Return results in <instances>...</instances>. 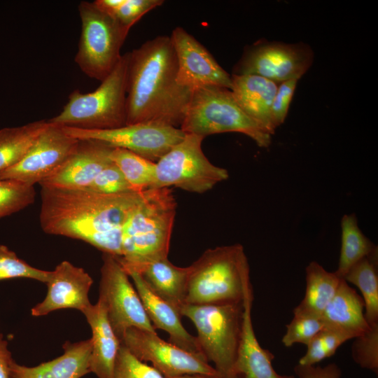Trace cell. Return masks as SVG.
<instances>
[{
  "label": "cell",
  "mask_w": 378,
  "mask_h": 378,
  "mask_svg": "<svg viewBox=\"0 0 378 378\" xmlns=\"http://www.w3.org/2000/svg\"><path fill=\"white\" fill-rule=\"evenodd\" d=\"M113 378H166L153 366L136 358L120 344L115 359Z\"/></svg>",
  "instance_id": "cell-35"
},
{
  "label": "cell",
  "mask_w": 378,
  "mask_h": 378,
  "mask_svg": "<svg viewBox=\"0 0 378 378\" xmlns=\"http://www.w3.org/2000/svg\"><path fill=\"white\" fill-rule=\"evenodd\" d=\"M169 37L176 57V79L180 85L191 91L211 86L231 89V76L192 35L176 27Z\"/></svg>",
  "instance_id": "cell-15"
},
{
  "label": "cell",
  "mask_w": 378,
  "mask_h": 378,
  "mask_svg": "<svg viewBox=\"0 0 378 378\" xmlns=\"http://www.w3.org/2000/svg\"><path fill=\"white\" fill-rule=\"evenodd\" d=\"M377 251V246L360 229L355 214H345L341 220V248L337 270L343 279L357 262Z\"/></svg>",
  "instance_id": "cell-27"
},
{
  "label": "cell",
  "mask_w": 378,
  "mask_h": 378,
  "mask_svg": "<svg viewBox=\"0 0 378 378\" xmlns=\"http://www.w3.org/2000/svg\"><path fill=\"white\" fill-rule=\"evenodd\" d=\"M204 138L186 134L157 162L153 183L150 188L175 186L196 193H204L228 178L227 169L212 164L204 155Z\"/></svg>",
  "instance_id": "cell-9"
},
{
  "label": "cell",
  "mask_w": 378,
  "mask_h": 378,
  "mask_svg": "<svg viewBox=\"0 0 378 378\" xmlns=\"http://www.w3.org/2000/svg\"><path fill=\"white\" fill-rule=\"evenodd\" d=\"M48 125L40 120L0 130V172L18 163Z\"/></svg>",
  "instance_id": "cell-26"
},
{
  "label": "cell",
  "mask_w": 378,
  "mask_h": 378,
  "mask_svg": "<svg viewBox=\"0 0 378 378\" xmlns=\"http://www.w3.org/2000/svg\"><path fill=\"white\" fill-rule=\"evenodd\" d=\"M111 159L136 191L141 192L151 187L155 162L120 148L113 149Z\"/></svg>",
  "instance_id": "cell-29"
},
{
  "label": "cell",
  "mask_w": 378,
  "mask_h": 378,
  "mask_svg": "<svg viewBox=\"0 0 378 378\" xmlns=\"http://www.w3.org/2000/svg\"><path fill=\"white\" fill-rule=\"evenodd\" d=\"M50 273L31 266L6 246L0 244V281L27 278L46 284Z\"/></svg>",
  "instance_id": "cell-33"
},
{
  "label": "cell",
  "mask_w": 378,
  "mask_h": 378,
  "mask_svg": "<svg viewBox=\"0 0 378 378\" xmlns=\"http://www.w3.org/2000/svg\"><path fill=\"white\" fill-rule=\"evenodd\" d=\"M120 344L139 360L151 363L166 378L188 374L220 378L204 357L162 340L156 332L130 328L125 332Z\"/></svg>",
  "instance_id": "cell-13"
},
{
  "label": "cell",
  "mask_w": 378,
  "mask_h": 378,
  "mask_svg": "<svg viewBox=\"0 0 378 378\" xmlns=\"http://www.w3.org/2000/svg\"><path fill=\"white\" fill-rule=\"evenodd\" d=\"M130 52L122 55L110 74L93 92L74 90L62 111L48 120L62 127L111 130L126 125V98Z\"/></svg>",
  "instance_id": "cell-5"
},
{
  "label": "cell",
  "mask_w": 378,
  "mask_h": 378,
  "mask_svg": "<svg viewBox=\"0 0 378 378\" xmlns=\"http://www.w3.org/2000/svg\"><path fill=\"white\" fill-rule=\"evenodd\" d=\"M78 140L92 139L113 148L130 150L157 162L186 136L180 128L155 122H139L111 130H84L62 127Z\"/></svg>",
  "instance_id": "cell-12"
},
{
  "label": "cell",
  "mask_w": 378,
  "mask_h": 378,
  "mask_svg": "<svg viewBox=\"0 0 378 378\" xmlns=\"http://www.w3.org/2000/svg\"><path fill=\"white\" fill-rule=\"evenodd\" d=\"M294 371L298 378H340L342 372L335 363L325 367L298 364Z\"/></svg>",
  "instance_id": "cell-39"
},
{
  "label": "cell",
  "mask_w": 378,
  "mask_h": 378,
  "mask_svg": "<svg viewBox=\"0 0 378 378\" xmlns=\"http://www.w3.org/2000/svg\"><path fill=\"white\" fill-rule=\"evenodd\" d=\"M243 310V302L186 304L180 309L181 316L188 318L195 326L200 349L207 361L214 363L220 378H238L234 366Z\"/></svg>",
  "instance_id": "cell-6"
},
{
  "label": "cell",
  "mask_w": 378,
  "mask_h": 378,
  "mask_svg": "<svg viewBox=\"0 0 378 378\" xmlns=\"http://www.w3.org/2000/svg\"><path fill=\"white\" fill-rule=\"evenodd\" d=\"M163 3L162 0H124L112 17L131 28L145 14Z\"/></svg>",
  "instance_id": "cell-37"
},
{
  "label": "cell",
  "mask_w": 378,
  "mask_h": 378,
  "mask_svg": "<svg viewBox=\"0 0 378 378\" xmlns=\"http://www.w3.org/2000/svg\"><path fill=\"white\" fill-rule=\"evenodd\" d=\"M342 280L335 272L326 270L316 261L306 267L304 298L294 311L321 315L335 295Z\"/></svg>",
  "instance_id": "cell-25"
},
{
  "label": "cell",
  "mask_w": 378,
  "mask_h": 378,
  "mask_svg": "<svg viewBox=\"0 0 378 378\" xmlns=\"http://www.w3.org/2000/svg\"><path fill=\"white\" fill-rule=\"evenodd\" d=\"M188 268L186 304L243 302L253 289L248 259L239 244L207 249Z\"/></svg>",
  "instance_id": "cell-4"
},
{
  "label": "cell",
  "mask_w": 378,
  "mask_h": 378,
  "mask_svg": "<svg viewBox=\"0 0 378 378\" xmlns=\"http://www.w3.org/2000/svg\"><path fill=\"white\" fill-rule=\"evenodd\" d=\"M125 271L138 272L154 294L179 312L186 304L188 267L176 266L164 257L149 260Z\"/></svg>",
  "instance_id": "cell-22"
},
{
  "label": "cell",
  "mask_w": 378,
  "mask_h": 378,
  "mask_svg": "<svg viewBox=\"0 0 378 378\" xmlns=\"http://www.w3.org/2000/svg\"><path fill=\"white\" fill-rule=\"evenodd\" d=\"M176 201L169 188H148L122 230L121 256L125 270L168 256Z\"/></svg>",
  "instance_id": "cell-3"
},
{
  "label": "cell",
  "mask_w": 378,
  "mask_h": 378,
  "mask_svg": "<svg viewBox=\"0 0 378 378\" xmlns=\"http://www.w3.org/2000/svg\"><path fill=\"white\" fill-rule=\"evenodd\" d=\"M63 354L34 367L10 364V378H80L90 372L91 339L76 342H66Z\"/></svg>",
  "instance_id": "cell-19"
},
{
  "label": "cell",
  "mask_w": 378,
  "mask_h": 378,
  "mask_svg": "<svg viewBox=\"0 0 378 378\" xmlns=\"http://www.w3.org/2000/svg\"><path fill=\"white\" fill-rule=\"evenodd\" d=\"M321 316L326 326L343 329L357 337L370 326L365 319L363 298L343 279Z\"/></svg>",
  "instance_id": "cell-24"
},
{
  "label": "cell",
  "mask_w": 378,
  "mask_h": 378,
  "mask_svg": "<svg viewBox=\"0 0 378 378\" xmlns=\"http://www.w3.org/2000/svg\"><path fill=\"white\" fill-rule=\"evenodd\" d=\"M39 220L48 234L83 241L121 256L122 227L141 192L102 194L89 189L41 186Z\"/></svg>",
  "instance_id": "cell-1"
},
{
  "label": "cell",
  "mask_w": 378,
  "mask_h": 378,
  "mask_svg": "<svg viewBox=\"0 0 378 378\" xmlns=\"http://www.w3.org/2000/svg\"><path fill=\"white\" fill-rule=\"evenodd\" d=\"M12 358L11 353L8 348V342L0 334V378L10 377V364Z\"/></svg>",
  "instance_id": "cell-40"
},
{
  "label": "cell",
  "mask_w": 378,
  "mask_h": 378,
  "mask_svg": "<svg viewBox=\"0 0 378 378\" xmlns=\"http://www.w3.org/2000/svg\"><path fill=\"white\" fill-rule=\"evenodd\" d=\"M168 378H214L207 375L200 374H183L177 377H168Z\"/></svg>",
  "instance_id": "cell-41"
},
{
  "label": "cell",
  "mask_w": 378,
  "mask_h": 378,
  "mask_svg": "<svg viewBox=\"0 0 378 378\" xmlns=\"http://www.w3.org/2000/svg\"><path fill=\"white\" fill-rule=\"evenodd\" d=\"M93 284L82 267L64 260L50 271L44 300L31 310L34 316H45L62 309H75L83 313L92 304L88 293Z\"/></svg>",
  "instance_id": "cell-16"
},
{
  "label": "cell",
  "mask_w": 378,
  "mask_h": 378,
  "mask_svg": "<svg viewBox=\"0 0 378 378\" xmlns=\"http://www.w3.org/2000/svg\"><path fill=\"white\" fill-rule=\"evenodd\" d=\"M83 314L92 330L90 372L98 378H113L120 342L109 323L104 305L98 300Z\"/></svg>",
  "instance_id": "cell-23"
},
{
  "label": "cell",
  "mask_w": 378,
  "mask_h": 378,
  "mask_svg": "<svg viewBox=\"0 0 378 378\" xmlns=\"http://www.w3.org/2000/svg\"><path fill=\"white\" fill-rule=\"evenodd\" d=\"M298 79H291L279 84L272 101L271 113L276 127L285 120Z\"/></svg>",
  "instance_id": "cell-38"
},
{
  "label": "cell",
  "mask_w": 378,
  "mask_h": 378,
  "mask_svg": "<svg viewBox=\"0 0 378 378\" xmlns=\"http://www.w3.org/2000/svg\"><path fill=\"white\" fill-rule=\"evenodd\" d=\"M78 144L79 140L69 135L62 126L49 122L24 158L15 165L0 172V179L39 184L68 160Z\"/></svg>",
  "instance_id": "cell-14"
},
{
  "label": "cell",
  "mask_w": 378,
  "mask_h": 378,
  "mask_svg": "<svg viewBox=\"0 0 378 378\" xmlns=\"http://www.w3.org/2000/svg\"><path fill=\"white\" fill-rule=\"evenodd\" d=\"M81 32L75 62L88 77L102 81L115 68L130 27L99 9L94 2L78 5Z\"/></svg>",
  "instance_id": "cell-8"
},
{
  "label": "cell",
  "mask_w": 378,
  "mask_h": 378,
  "mask_svg": "<svg viewBox=\"0 0 378 378\" xmlns=\"http://www.w3.org/2000/svg\"><path fill=\"white\" fill-rule=\"evenodd\" d=\"M357 335L338 328L325 326L307 344V351L299 360L298 364L314 365L332 356L345 342Z\"/></svg>",
  "instance_id": "cell-30"
},
{
  "label": "cell",
  "mask_w": 378,
  "mask_h": 378,
  "mask_svg": "<svg viewBox=\"0 0 378 378\" xmlns=\"http://www.w3.org/2000/svg\"><path fill=\"white\" fill-rule=\"evenodd\" d=\"M35 197L34 186L15 179H0V218L32 204Z\"/></svg>",
  "instance_id": "cell-31"
},
{
  "label": "cell",
  "mask_w": 378,
  "mask_h": 378,
  "mask_svg": "<svg viewBox=\"0 0 378 378\" xmlns=\"http://www.w3.org/2000/svg\"><path fill=\"white\" fill-rule=\"evenodd\" d=\"M253 289L244 300L241 340L234 366L238 378H295L278 374L272 365L274 356L259 344L253 326L251 309Z\"/></svg>",
  "instance_id": "cell-20"
},
{
  "label": "cell",
  "mask_w": 378,
  "mask_h": 378,
  "mask_svg": "<svg viewBox=\"0 0 378 378\" xmlns=\"http://www.w3.org/2000/svg\"><path fill=\"white\" fill-rule=\"evenodd\" d=\"M313 61L314 52L305 43L262 40L245 48L232 75H257L279 84L299 80Z\"/></svg>",
  "instance_id": "cell-11"
},
{
  "label": "cell",
  "mask_w": 378,
  "mask_h": 378,
  "mask_svg": "<svg viewBox=\"0 0 378 378\" xmlns=\"http://www.w3.org/2000/svg\"><path fill=\"white\" fill-rule=\"evenodd\" d=\"M99 298L120 342L125 332L136 328L155 332L141 300L118 257L102 256Z\"/></svg>",
  "instance_id": "cell-10"
},
{
  "label": "cell",
  "mask_w": 378,
  "mask_h": 378,
  "mask_svg": "<svg viewBox=\"0 0 378 378\" xmlns=\"http://www.w3.org/2000/svg\"><path fill=\"white\" fill-rule=\"evenodd\" d=\"M325 326L326 324L321 315L293 310V318L286 325V332L281 342L286 347H290L296 343L307 345Z\"/></svg>",
  "instance_id": "cell-32"
},
{
  "label": "cell",
  "mask_w": 378,
  "mask_h": 378,
  "mask_svg": "<svg viewBox=\"0 0 378 378\" xmlns=\"http://www.w3.org/2000/svg\"><path fill=\"white\" fill-rule=\"evenodd\" d=\"M176 76L169 36H158L130 52L126 125L155 122L179 128L192 91L180 85Z\"/></svg>",
  "instance_id": "cell-2"
},
{
  "label": "cell",
  "mask_w": 378,
  "mask_h": 378,
  "mask_svg": "<svg viewBox=\"0 0 378 378\" xmlns=\"http://www.w3.org/2000/svg\"><path fill=\"white\" fill-rule=\"evenodd\" d=\"M126 272L132 279L134 286L155 330L161 329L165 331L169 336V342L205 358L196 337L190 335L183 327L179 310L154 294L138 272Z\"/></svg>",
  "instance_id": "cell-18"
},
{
  "label": "cell",
  "mask_w": 378,
  "mask_h": 378,
  "mask_svg": "<svg viewBox=\"0 0 378 378\" xmlns=\"http://www.w3.org/2000/svg\"><path fill=\"white\" fill-rule=\"evenodd\" d=\"M351 347L352 358L361 368L377 373L378 371V323L354 338Z\"/></svg>",
  "instance_id": "cell-34"
},
{
  "label": "cell",
  "mask_w": 378,
  "mask_h": 378,
  "mask_svg": "<svg viewBox=\"0 0 378 378\" xmlns=\"http://www.w3.org/2000/svg\"><path fill=\"white\" fill-rule=\"evenodd\" d=\"M87 189L102 194H122L136 191L120 169L112 162L94 178Z\"/></svg>",
  "instance_id": "cell-36"
},
{
  "label": "cell",
  "mask_w": 378,
  "mask_h": 378,
  "mask_svg": "<svg viewBox=\"0 0 378 378\" xmlns=\"http://www.w3.org/2000/svg\"><path fill=\"white\" fill-rule=\"evenodd\" d=\"M179 128L203 138L225 132L242 133L261 148H267L272 141V135L244 112L231 90L225 88L193 90Z\"/></svg>",
  "instance_id": "cell-7"
},
{
  "label": "cell",
  "mask_w": 378,
  "mask_h": 378,
  "mask_svg": "<svg viewBox=\"0 0 378 378\" xmlns=\"http://www.w3.org/2000/svg\"><path fill=\"white\" fill-rule=\"evenodd\" d=\"M377 253L354 265L343 279L356 286L362 293L365 316L370 326L378 323Z\"/></svg>",
  "instance_id": "cell-28"
},
{
  "label": "cell",
  "mask_w": 378,
  "mask_h": 378,
  "mask_svg": "<svg viewBox=\"0 0 378 378\" xmlns=\"http://www.w3.org/2000/svg\"><path fill=\"white\" fill-rule=\"evenodd\" d=\"M114 148L99 141L79 140L74 153L41 186L85 189L97 174L112 162Z\"/></svg>",
  "instance_id": "cell-17"
},
{
  "label": "cell",
  "mask_w": 378,
  "mask_h": 378,
  "mask_svg": "<svg viewBox=\"0 0 378 378\" xmlns=\"http://www.w3.org/2000/svg\"><path fill=\"white\" fill-rule=\"evenodd\" d=\"M231 92L244 112L271 135L277 128L271 113L279 84L257 75H232Z\"/></svg>",
  "instance_id": "cell-21"
}]
</instances>
